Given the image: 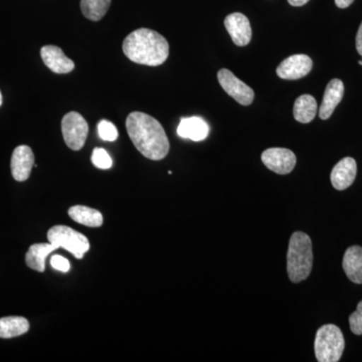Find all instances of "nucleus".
<instances>
[{"mask_svg": "<svg viewBox=\"0 0 362 362\" xmlns=\"http://www.w3.org/2000/svg\"><path fill=\"white\" fill-rule=\"evenodd\" d=\"M92 162L97 168L109 169L112 168V158L108 152L103 148H95L92 153Z\"/></svg>", "mask_w": 362, "mask_h": 362, "instance_id": "nucleus-23", "label": "nucleus"}, {"mask_svg": "<svg viewBox=\"0 0 362 362\" xmlns=\"http://www.w3.org/2000/svg\"><path fill=\"white\" fill-rule=\"evenodd\" d=\"M1 105H2V95H1V92H0V107H1Z\"/></svg>", "mask_w": 362, "mask_h": 362, "instance_id": "nucleus-29", "label": "nucleus"}, {"mask_svg": "<svg viewBox=\"0 0 362 362\" xmlns=\"http://www.w3.org/2000/svg\"><path fill=\"white\" fill-rule=\"evenodd\" d=\"M218 80L221 88L243 106H249L254 101L255 93L252 88L235 77L232 71L221 69L218 73Z\"/></svg>", "mask_w": 362, "mask_h": 362, "instance_id": "nucleus-7", "label": "nucleus"}, {"mask_svg": "<svg viewBox=\"0 0 362 362\" xmlns=\"http://www.w3.org/2000/svg\"><path fill=\"white\" fill-rule=\"evenodd\" d=\"M209 134V124L201 117L182 118L177 127V135L183 139L199 142L206 139Z\"/></svg>", "mask_w": 362, "mask_h": 362, "instance_id": "nucleus-15", "label": "nucleus"}, {"mask_svg": "<svg viewBox=\"0 0 362 362\" xmlns=\"http://www.w3.org/2000/svg\"><path fill=\"white\" fill-rule=\"evenodd\" d=\"M313 62L306 54H294L284 59L277 68V75L283 80H298L310 73Z\"/></svg>", "mask_w": 362, "mask_h": 362, "instance_id": "nucleus-9", "label": "nucleus"}, {"mask_svg": "<svg viewBox=\"0 0 362 362\" xmlns=\"http://www.w3.org/2000/svg\"><path fill=\"white\" fill-rule=\"evenodd\" d=\"M126 129L136 149L146 158H165L170 148L168 135L158 121L148 114L132 112L126 120Z\"/></svg>", "mask_w": 362, "mask_h": 362, "instance_id": "nucleus-1", "label": "nucleus"}, {"mask_svg": "<svg viewBox=\"0 0 362 362\" xmlns=\"http://www.w3.org/2000/svg\"><path fill=\"white\" fill-rule=\"evenodd\" d=\"M313 267V249L310 237L303 232L293 233L287 254L288 276L293 283L309 277Z\"/></svg>", "mask_w": 362, "mask_h": 362, "instance_id": "nucleus-3", "label": "nucleus"}, {"mask_svg": "<svg viewBox=\"0 0 362 362\" xmlns=\"http://www.w3.org/2000/svg\"><path fill=\"white\" fill-rule=\"evenodd\" d=\"M343 270L351 282L362 284V247H349L343 257Z\"/></svg>", "mask_w": 362, "mask_h": 362, "instance_id": "nucleus-16", "label": "nucleus"}, {"mask_svg": "<svg viewBox=\"0 0 362 362\" xmlns=\"http://www.w3.org/2000/svg\"><path fill=\"white\" fill-rule=\"evenodd\" d=\"M62 132L66 146L74 151H78L84 147L89 126L84 117L78 112H70L62 120Z\"/></svg>", "mask_w": 362, "mask_h": 362, "instance_id": "nucleus-6", "label": "nucleus"}, {"mask_svg": "<svg viewBox=\"0 0 362 362\" xmlns=\"http://www.w3.org/2000/svg\"><path fill=\"white\" fill-rule=\"evenodd\" d=\"M58 249L59 247L56 245L51 244V243L33 245L25 255L26 265L33 270L42 273L45 270V261H47V257Z\"/></svg>", "mask_w": 362, "mask_h": 362, "instance_id": "nucleus-17", "label": "nucleus"}, {"mask_svg": "<svg viewBox=\"0 0 362 362\" xmlns=\"http://www.w3.org/2000/svg\"><path fill=\"white\" fill-rule=\"evenodd\" d=\"M344 95V85L342 81L338 78H333L328 83L324 93L322 104L319 109V117L322 120H327L332 115L337 105L341 102Z\"/></svg>", "mask_w": 362, "mask_h": 362, "instance_id": "nucleus-14", "label": "nucleus"}, {"mask_svg": "<svg viewBox=\"0 0 362 362\" xmlns=\"http://www.w3.org/2000/svg\"><path fill=\"white\" fill-rule=\"evenodd\" d=\"M318 106L316 100L311 95H302L297 98L294 104L295 120L299 123L308 124L315 118Z\"/></svg>", "mask_w": 362, "mask_h": 362, "instance_id": "nucleus-18", "label": "nucleus"}, {"mask_svg": "<svg viewBox=\"0 0 362 362\" xmlns=\"http://www.w3.org/2000/svg\"><path fill=\"white\" fill-rule=\"evenodd\" d=\"M350 329L356 335H362V301L357 305L356 312L349 317Z\"/></svg>", "mask_w": 362, "mask_h": 362, "instance_id": "nucleus-24", "label": "nucleus"}, {"mask_svg": "<svg viewBox=\"0 0 362 362\" xmlns=\"http://www.w3.org/2000/svg\"><path fill=\"white\" fill-rule=\"evenodd\" d=\"M35 165L33 150L26 145H21L14 149L11 156V173L16 181H25L30 177Z\"/></svg>", "mask_w": 362, "mask_h": 362, "instance_id": "nucleus-11", "label": "nucleus"}, {"mask_svg": "<svg viewBox=\"0 0 362 362\" xmlns=\"http://www.w3.org/2000/svg\"><path fill=\"white\" fill-rule=\"evenodd\" d=\"M358 64L359 65L362 66V59H361V61H358Z\"/></svg>", "mask_w": 362, "mask_h": 362, "instance_id": "nucleus-30", "label": "nucleus"}, {"mask_svg": "<svg viewBox=\"0 0 362 362\" xmlns=\"http://www.w3.org/2000/svg\"><path fill=\"white\" fill-rule=\"evenodd\" d=\"M47 240L51 244L70 252L77 259H82L90 250L89 240L83 233L66 226H52L47 232Z\"/></svg>", "mask_w": 362, "mask_h": 362, "instance_id": "nucleus-5", "label": "nucleus"}, {"mask_svg": "<svg viewBox=\"0 0 362 362\" xmlns=\"http://www.w3.org/2000/svg\"><path fill=\"white\" fill-rule=\"evenodd\" d=\"M308 1L309 0H288V2H289L292 6H305V4H306Z\"/></svg>", "mask_w": 362, "mask_h": 362, "instance_id": "nucleus-28", "label": "nucleus"}, {"mask_svg": "<svg viewBox=\"0 0 362 362\" xmlns=\"http://www.w3.org/2000/svg\"><path fill=\"white\" fill-rule=\"evenodd\" d=\"M262 161L266 168L278 175H288L296 165L294 152L286 148H269L262 154Z\"/></svg>", "mask_w": 362, "mask_h": 362, "instance_id": "nucleus-8", "label": "nucleus"}, {"mask_svg": "<svg viewBox=\"0 0 362 362\" xmlns=\"http://www.w3.org/2000/svg\"><path fill=\"white\" fill-rule=\"evenodd\" d=\"M30 329V323L25 317L9 316L0 319V338L8 339L21 337Z\"/></svg>", "mask_w": 362, "mask_h": 362, "instance_id": "nucleus-20", "label": "nucleus"}, {"mask_svg": "<svg viewBox=\"0 0 362 362\" xmlns=\"http://www.w3.org/2000/svg\"><path fill=\"white\" fill-rule=\"evenodd\" d=\"M69 216L76 223L90 228H99L103 225V216L97 209L84 206H75L69 209Z\"/></svg>", "mask_w": 362, "mask_h": 362, "instance_id": "nucleus-19", "label": "nucleus"}, {"mask_svg": "<svg viewBox=\"0 0 362 362\" xmlns=\"http://www.w3.org/2000/svg\"><path fill=\"white\" fill-rule=\"evenodd\" d=\"M111 6V0H81V9L86 18L99 21L106 16Z\"/></svg>", "mask_w": 362, "mask_h": 362, "instance_id": "nucleus-21", "label": "nucleus"}, {"mask_svg": "<svg viewBox=\"0 0 362 362\" xmlns=\"http://www.w3.org/2000/svg\"><path fill=\"white\" fill-rule=\"evenodd\" d=\"M344 349V337L337 325L326 324L317 331L314 349L319 362L339 361Z\"/></svg>", "mask_w": 362, "mask_h": 362, "instance_id": "nucleus-4", "label": "nucleus"}, {"mask_svg": "<svg viewBox=\"0 0 362 362\" xmlns=\"http://www.w3.org/2000/svg\"><path fill=\"white\" fill-rule=\"evenodd\" d=\"M356 42L357 52L362 57V23L361 26H359L358 32H357Z\"/></svg>", "mask_w": 362, "mask_h": 362, "instance_id": "nucleus-26", "label": "nucleus"}, {"mask_svg": "<svg viewBox=\"0 0 362 362\" xmlns=\"http://www.w3.org/2000/svg\"><path fill=\"white\" fill-rule=\"evenodd\" d=\"M51 265L52 268L58 271L64 272V273H66V272L70 271L71 269L70 262L66 258H64V257L59 256V255H54V256L52 257Z\"/></svg>", "mask_w": 362, "mask_h": 362, "instance_id": "nucleus-25", "label": "nucleus"}, {"mask_svg": "<svg viewBox=\"0 0 362 362\" xmlns=\"http://www.w3.org/2000/svg\"><path fill=\"white\" fill-rule=\"evenodd\" d=\"M356 161L351 157H345L333 168L330 175L331 183L335 189H346L356 180Z\"/></svg>", "mask_w": 362, "mask_h": 362, "instance_id": "nucleus-13", "label": "nucleus"}, {"mask_svg": "<svg viewBox=\"0 0 362 362\" xmlns=\"http://www.w3.org/2000/svg\"><path fill=\"white\" fill-rule=\"evenodd\" d=\"M123 52L133 63L160 66L169 56V44L160 33L149 28H139L129 33L123 42Z\"/></svg>", "mask_w": 362, "mask_h": 362, "instance_id": "nucleus-2", "label": "nucleus"}, {"mask_svg": "<svg viewBox=\"0 0 362 362\" xmlns=\"http://www.w3.org/2000/svg\"><path fill=\"white\" fill-rule=\"evenodd\" d=\"M40 56L45 65L54 73L68 74L75 69L74 62L57 45H45L40 49Z\"/></svg>", "mask_w": 362, "mask_h": 362, "instance_id": "nucleus-12", "label": "nucleus"}, {"mask_svg": "<svg viewBox=\"0 0 362 362\" xmlns=\"http://www.w3.org/2000/svg\"><path fill=\"white\" fill-rule=\"evenodd\" d=\"M354 1V0H335V4L339 8H347V7L351 6Z\"/></svg>", "mask_w": 362, "mask_h": 362, "instance_id": "nucleus-27", "label": "nucleus"}, {"mask_svg": "<svg viewBox=\"0 0 362 362\" xmlns=\"http://www.w3.org/2000/svg\"><path fill=\"white\" fill-rule=\"evenodd\" d=\"M98 133L105 141H115L118 138V130L110 121L102 120L98 124Z\"/></svg>", "mask_w": 362, "mask_h": 362, "instance_id": "nucleus-22", "label": "nucleus"}, {"mask_svg": "<svg viewBox=\"0 0 362 362\" xmlns=\"http://www.w3.org/2000/svg\"><path fill=\"white\" fill-rule=\"evenodd\" d=\"M225 26L233 42L239 47H245L251 42V23L245 14L235 13L226 16Z\"/></svg>", "mask_w": 362, "mask_h": 362, "instance_id": "nucleus-10", "label": "nucleus"}]
</instances>
